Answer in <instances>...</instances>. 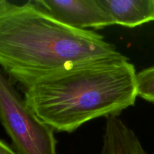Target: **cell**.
Here are the masks:
<instances>
[{"label":"cell","instance_id":"cell-1","mask_svg":"<svg viewBox=\"0 0 154 154\" xmlns=\"http://www.w3.org/2000/svg\"><path fill=\"white\" fill-rule=\"evenodd\" d=\"M125 58L102 35L62 23L32 1L0 0V67L24 88L60 71Z\"/></svg>","mask_w":154,"mask_h":154},{"label":"cell","instance_id":"cell-2","mask_svg":"<svg viewBox=\"0 0 154 154\" xmlns=\"http://www.w3.org/2000/svg\"><path fill=\"white\" fill-rule=\"evenodd\" d=\"M135 66L128 58L57 72L24 88V101L54 131L72 133L89 121L119 116L138 97Z\"/></svg>","mask_w":154,"mask_h":154},{"label":"cell","instance_id":"cell-3","mask_svg":"<svg viewBox=\"0 0 154 154\" xmlns=\"http://www.w3.org/2000/svg\"><path fill=\"white\" fill-rule=\"evenodd\" d=\"M0 122L18 154H57L54 130L27 106L1 69Z\"/></svg>","mask_w":154,"mask_h":154},{"label":"cell","instance_id":"cell-4","mask_svg":"<svg viewBox=\"0 0 154 154\" xmlns=\"http://www.w3.org/2000/svg\"><path fill=\"white\" fill-rule=\"evenodd\" d=\"M39 9L63 24L80 29H100L115 25L99 0H33Z\"/></svg>","mask_w":154,"mask_h":154},{"label":"cell","instance_id":"cell-5","mask_svg":"<svg viewBox=\"0 0 154 154\" xmlns=\"http://www.w3.org/2000/svg\"><path fill=\"white\" fill-rule=\"evenodd\" d=\"M101 154H148L132 129L119 116L106 118Z\"/></svg>","mask_w":154,"mask_h":154},{"label":"cell","instance_id":"cell-6","mask_svg":"<svg viewBox=\"0 0 154 154\" xmlns=\"http://www.w3.org/2000/svg\"><path fill=\"white\" fill-rule=\"evenodd\" d=\"M115 25L138 26L154 20V0H99Z\"/></svg>","mask_w":154,"mask_h":154},{"label":"cell","instance_id":"cell-7","mask_svg":"<svg viewBox=\"0 0 154 154\" xmlns=\"http://www.w3.org/2000/svg\"><path fill=\"white\" fill-rule=\"evenodd\" d=\"M135 82L138 96L154 103V66L136 73Z\"/></svg>","mask_w":154,"mask_h":154},{"label":"cell","instance_id":"cell-8","mask_svg":"<svg viewBox=\"0 0 154 154\" xmlns=\"http://www.w3.org/2000/svg\"><path fill=\"white\" fill-rule=\"evenodd\" d=\"M0 154H18L15 150L11 148L5 142L0 140Z\"/></svg>","mask_w":154,"mask_h":154}]
</instances>
